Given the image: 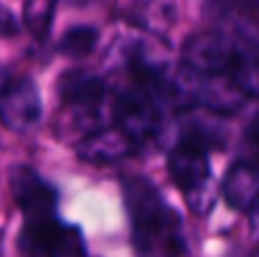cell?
<instances>
[{
	"label": "cell",
	"mask_w": 259,
	"mask_h": 257,
	"mask_svg": "<svg viewBox=\"0 0 259 257\" xmlns=\"http://www.w3.org/2000/svg\"><path fill=\"white\" fill-rule=\"evenodd\" d=\"M41 118V98L34 80L9 77L0 84V123L14 132H27Z\"/></svg>",
	"instance_id": "cell-7"
},
{
	"label": "cell",
	"mask_w": 259,
	"mask_h": 257,
	"mask_svg": "<svg viewBox=\"0 0 259 257\" xmlns=\"http://www.w3.org/2000/svg\"><path fill=\"white\" fill-rule=\"evenodd\" d=\"M221 191L230 207L239 212H252L259 203V166L250 162L232 164L223 178Z\"/></svg>",
	"instance_id": "cell-10"
},
{
	"label": "cell",
	"mask_w": 259,
	"mask_h": 257,
	"mask_svg": "<svg viewBox=\"0 0 259 257\" xmlns=\"http://www.w3.org/2000/svg\"><path fill=\"white\" fill-rule=\"evenodd\" d=\"M77 157L87 164H118L123 159L137 155L139 146L121 130L118 125L114 127H98L82 137L77 144Z\"/></svg>",
	"instance_id": "cell-9"
},
{
	"label": "cell",
	"mask_w": 259,
	"mask_h": 257,
	"mask_svg": "<svg viewBox=\"0 0 259 257\" xmlns=\"http://www.w3.org/2000/svg\"><path fill=\"white\" fill-rule=\"evenodd\" d=\"M57 91L64 107L80 114L84 121L98 116L100 105L107 98V84L98 75L87 71H66L57 82Z\"/></svg>",
	"instance_id": "cell-8"
},
{
	"label": "cell",
	"mask_w": 259,
	"mask_h": 257,
	"mask_svg": "<svg viewBox=\"0 0 259 257\" xmlns=\"http://www.w3.org/2000/svg\"><path fill=\"white\" fill-rule=\"evenodd\" d=\"M239 50L232 39L219 32H200L187 39L182 48V66L200 75H230Z\"/></svg>",
	"instance_id": "cell-4"
},
{
	"label": "cell",
	"mask_w": 259,
	"mask_h": 257,
	"mask_svg": "<svg viewBox=\"0 0 259 257\" xmlns=\"http://www.w3.org/2000/svg\"><path fill=\"white\" fill-rule=\"evenodd\" d=\"M132 241L139 257H180L184 250L182 221L150 180L127 176L123 180Z\"/></svg>",
	"instance_id": "cell-1"
},
{
	"label": "cell",
	"mask_w": 259,
	"mask_h": 257,
	"mask_svg": "<svg viewBox=\"0 0 259 257\" xmlns=\"http://www.w3.org/2000/svg\"><path fill=\"white\" fill-rule=\"evenodd\" d=\"M98 44V30L91 25H75L71 30L64 32L62 41H59V50L71 57H84L91 55Z\"/></svg>",
	"instance_id": "cell-13"
},
{
	"label": "cell",
	"mask_w": 259,
	"mask_h": 257,
	"mask_svg": "<svg viewBox=\"0 0 259 257\" xmlns=\"http://www.w3.org/2000/svg\"><path fill=\"white\" fill-rule=\"evenodd\" d=\"M112 118L139 148L159 139L161 107L157 100L148 98L146 94L132 89L116 96L112 105Z\"/></svg>",
	"instance_id": "cell-3"
},
{
	"label": "cell",
	"mask_w": 259,
	"mask_h": 257,
	"mask_svg": "<svg viewBox=\"0 0 259 257\" xmlns=\"http://www.w3.org/2000/svg\"><path fill=\"white\" fill-rule=\"evenodd\" d=\"M250 226H252V232L259 237V203L255 205V209L250 212Z\"/></svg>",
	"instance_id": "cell-15"
},
{
	"label": "cell",
	"mask_w": 259,
	"mask_h": 257,
	"mask_svg": "<svg viewBox=\"0 0 259 257\" xmlns=\"http://www.w3.org/2000/svg\"><path fill=\"white\" fill-rule=\"evenodd\" d=\"M250 3H252V5H255V7H259V0H250Z\"/></svg>",
	"instance_id": "cell-16"
},
{
	"label": "cell",
	"mask_w": 259,
	"mask_h": 257,
	"mask_svg": "<svg viewBox=\"0 0 259 257\" xmlns=\"http://www.w3.org/2000/svg\"><path fill=\"white\" fill-rule=\"evenodd\" d=\"M9 187H12L14 203L23 212L25 221L57 217V191L32 166L25 164L14 166L9 173Z\"/></svg>",
	"instance_id": "cell-6"
},
{
	"label": "cell",
	"mask_w": 259,
	"mask_h": 257,
	"mask_svg": "<svg viewBox=\"0 0 259 257\" xmlns=\"http://www.w3.org/2000/svg\"><path fill=\"white\" fill-rule=\"evenodd\" d=\"M18 32V23L14 14L5 5H0V36H14Z\"/></svg>",
	"instance_id": "cell-14"
},
{
	"label": "cell",
	"mask_w": 259,
	"mask_h": 257,
	"mask_svg": "<svg viewBox=\"0 0 259 257\" xmlns=\"http://www.w3.org/2000/svg\"><path fill=\"white\" fill-rule=\"evenodd\" d=\"M230 77L243 96L259 98V55L239 50L237 59L230 68Z\"/></svg>",
	"instance_id": "cell-12"
},
{
	"label": "cell",
	"mask_w": 259,
	"mask_h": 257,
	"mask_svg": "<svg viewBox=\"0 0 259 257\" xmlns=\"http://www.w3.org/2000/svg\"><path fill=\"white\" fill-rule=\"evenodd\" d=\"M21 257H87V244L80 228L59 217L25 221L18 239Z\"/></svg>",
	"instance_id": "cell-2"
},
{
	"label": "cell",
	"mask_w": 259,
	"mask_h": 257,
	"mask_svg": "<svg viewBox=\"0 0 259 257\" xmlns=\"http://www.w3.org/2000/svg\"><path fill=\"white\" fill-rule=\"evenodd\" d=\"M166 168H168L173 185L191 198L189 203H193V198H200L205 194L211 178L209 155H207L205 146L180 139L178 146L168 153Z\"/></svg>",
	"instance_id": "cell-5"
},
{
	"label": "cell",
	"mask_w": 259,
	"mask_h": 257,
	"mask_svg": "<svg viewBox=\"0 0 259 257\" xmlns=\"http://www.w3.org/2000/svg\"><path fill=\"white\" fill-rule=\"evenodd\" d=\"M57 3L59 0H25L23 5V23L36 41H44L48 36Z\"/></svg>",
	"instance_id": "cell-11"
}]
</instances>
